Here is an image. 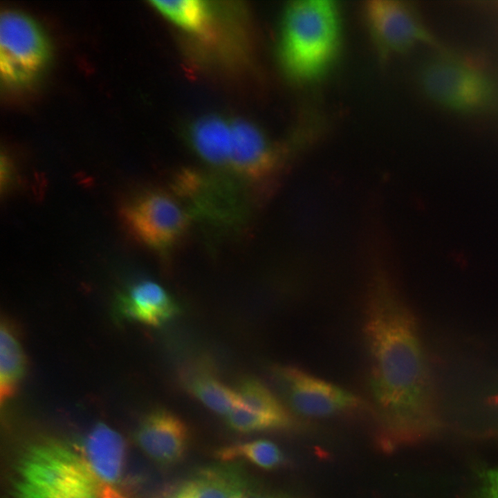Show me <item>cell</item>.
Segmentation results:
<instances>
[{
    "mask_svg": "<svg viewBox=\"0 0 498 498\" xmlns=\"http://www.w3.org/2000/svg\"><path fill=\"white\" fill-rule=\"evenodd\" d=\"M271 376L286 405L300 416L328 418L361 405L349 391L295 367L273 366Z\"/></svg>",
    "mask_w": 498,
    "mask_h": 498,
    "instance_id": "8992f818",
    "label": "cell"
},
{
    "mask_svg": "<svg viewBox=\"0 0 498 498\" xmlns=\"http://www.w3.org/2000/svg\"><path fill=\"white\" fill-rule=\"evenodd\" d=\"M340 6L334 0H293L281 19L278 57L283 71L299 83L316 81L338 57L342 42Z\"/></svg>",
    "mask_w": 498,
    "mask_h": 498,
    "instance_id": "7a4b0ae2",
    "label": "cell"
},
{
    "mask_svg": "<svg viewBox=\"0 0 498 498\" xmlns=\"http://www.w3.org/2000/svg\"><path fill=\"white\" fill-rule=\"evenodd\" d=\"M139 446L151 459L164 465H174L185 455L190 440L186 424L166 410H156L142 421L137 432Z\"/></svg>",
    "mask_w": 498,
    "mask_h": 498,
    "instance_id": "8fae6325",
    "label": "cell"
},
{
    "mask_svg": "<svg viewBox=\"0 0 498 498\" xmlns=\"http://www.w3.org/2000/svg\"><path fill=\"white\" fill-rule=\"evenodd\" d=\"M49 57L47 39L37 24L14 10L1 13L0 71L6 85L26 86L42 71Z\"/></svg>",
    "mask_w": 498,
    "mask_h": 498,
    "instance_id": "5b68a950",
    "label": "cell"
},
{
    "mask_svg": "<svg viewBox=\"0 0 498 498\" xmlns=\"http://www.w3.org/2000/svg\"><path fill=\"white\" fill-rule=\"evenodd\" d=\"M238 405L247 410L271 420L282 430L293 426V418L277 396L259 380L244 378L235 389Z\"/></svg>",
    "mask_w": 498,
    "mask_h": 498,
    "instance_id": "e0dca14e",
    "label": "cell"
},
{
    "mask_svg": "<svg viewBox=\"0 0 498 498\" xmlns=\"http://www.w3.org/2000/svg\"><path fill=\"white\" fill-rule=\"evenodd\" d=\"M188 138L192 149L205 163L215 168L229 169L230 118L216 114L201 116L189 127Z\"/></svg>",
    "mask_w": 498,
    "mask_h": 498,
    "instance_id": "9a60e30c",
    "label": "cell"
},
{
    "mask_svg": "<svg viewBox=\"0 0 498 498\" xmlns=\"http://www.w3.org/2000/svg\"><path fill=\"white\" fill-rule=\"evenodd\" d=\"M231 151L229 169L249 182L271 175L278 163V152L262 129L248 120L230 118Z\"/></svg>",
    "mask_w": 498,
    "mask_h": 498,
    "instance_id": "9c48e42d",
    "label": "cell"
},
{
    "mask_svg": "<svg viewBox=\"0 0 498 498\" xmlns=\"http://www.w3.org/2000/svg\"><path fill=\"white\" fill-rule=\"evenodd\" d=\"M242 498H286V497H284L281 495H273V494L256 492L254 490H252Z\"/></svg>",
    "mask_w": 498,
    "mask_h": 498,
    "instance_id": "44dd1931",
    "label": "cell"
},
{
    "mask_svg": "<svg viewBox=\"0 0 498 498\" xmlns=\"http://www.w3.org/2000/svg\"><path fill=\"white\" fill-rule=\"evenodd\" d=\"M117 309L128 319L152 326L163 324L180 311L165 289L150 280L139 282L121 294L117 299Z\"/></svg>",
    "mask_w": 498,
    "mask_h": 498,
    "instance_id": "7c38bea8",
    "label": "cell"
},
{
    "mask_svg": "<svg viewBox=\"0 0 498 498\" xmlns=\"http://www.w3.org/2000/svg\"><path fill=\"white\" fill-rule=\"evenodd\" d=\"M151 3L184 31L205 41L214 39L216 15L209 2L201 0H156Z\"/></svg>",
    "mask_w": 498,
    "mask_h": 498,
    "instance_id": "2e32d148",
    "label": "cell"
},
{
    "mask_svg": "<svg viewBox=\"0 0 498 498\" xmlns=\"http://www.w3.org/2000/svg\"><path fill=\"white\" fill-rule=\"evenodd\" d=\"M216 456L222 461L244 459L266 470L275 469L284 461L280 448L266 439L239 443L223 447L216 451Z\"/></svg>",
    "mask_w": 498,
    "mask_h": 498,
    "instance_id": "d6986e66",
    "label": "cell"
},
{
    "mask_svg": "<svg viewBox=\"0 0 498 498\" xmlns=\"http://www.w3.org/2000/svg\"><path fill=\"white\" fill-rule=\"evenodd\" d=\"M181 381L190 394L217 414L226 416L238 404L235 389L223 383L210 363L204 359L184 369Z\"/></svg>",
    "mask_w": 498,
    "mask_h": 498,
    "instance_id": "5bb4252c",
    "label": "cell"
},
{
    "mask_svg": "<svg viewBox=\"0 0 498 498\" xmlns=\"http://www.w3.org/2000/svg\"><path fill=\"white\" fill-rule=\"evenodd\" d=\"M26 369V358L11 326L1 322L0 330V398H9L16 391Z\"/></svg>",
    "mask_w": 498,
    "mask_h": 498,
    "instance_id": "ac0fdd59",
    "label": "cell"
},
{
    "mask_svg": "<svg viewBox=\"0 0 498 498\" xmlns=\"http://www.w3.org/2000/svg\"><path fill=\"white\" fill-rule=\"evenodd\" d=\"M363 11L371 37L382 57L409 50L431 37L413 8L397 0H369Z\"/></svg>",
    "mask_w": 498,
    "mask_h": 498,
    "instance_id": "ba28073f",
    "label": "cell"
},
{
    "mask_svg": "<svg viewBox=\"0 0 498 498\" xmlns=\"http://www.w3.org/2000/svg\"><path fill=\"white\" fill-rule=\"evenodd\" d=\"M253 487L240 465L219 463L199 468L166 488L158 498H242Z\"/></svg>",
    "mask_w": 498,
    "mask_h": 498,
    "instance_id": "30bf717a",
    "label": "cell"
},
{
    "mask_svg": "<svg viewBox=\"0 0 498 498\" xmlns=\"http://www.w3.org/2000/svg\"><path fill=\"white\" fill-rule=\"evenodd\" d=\"M421 83L432 100L461 112L481 111L495 98L494 86L485 75L450 57L427 61L421 69Z\"/></svg>",
    "mask_w": 498,
    "mask_h": 498,
    "instance_id": "277c9868",
    "label": "cell"
},
{
    "mask_svg": "<svg viewBox=\"0 0 498 498\" xmlns=\"http://www.w3.org/2000/svg\"><path fill=\"white\" fill-rule=\"evenodd\" d=\"M15 498H123L99 479L82 454L55 441L35 443L19 461Z\"/></svg>",
    "mask_w": 498,
    "mask_h": 498,
    "instance_id": "3957f363",
    "label": "cell"
},
{
    "mask_svg": "<svg viewBox=\"0 0 498 498\" xmlns=\"http://www.w3.org/2000/svg\"><path fill=\"white\" fill-rule=\"evenodd\" d=\"M480 498H498V469L487 470L482 475Z\"/></svg>",
    "mask_w": 498,
    "mask_h": 498,
    "instance_id": "ffe728a7",
    "label": "cell"
},
{
    "mask_svg": "<svg viewBox=\"0 0 498 498\" xmlns=\"http://www.w3.org/2000/svg\"><path fill=\"white\" fill-rule=\"evenodd\" d=\"M129 230L142 243L155 249L171 246L186 231L189 214L172 196L163 192L146 193L122 210Z\"/></svg>",
    "mask_w": 498,
    "mask_h": 498,
    "instance_id": "52a82bcc",
    "label": "cell"
},
{
    "mask_svg": "<svg viewBox=\"0 0 498 498\" xmlns=\"http://www.w3.org/2000/svg\"><path fill=\"white\" fill-rule=\"evenodd\" d=\"M364 310L371 397L389 428L407 429L418 421L427 394L425 360L414 320L382 279L371 286Z\"/></svg>",
    "mask_w": 498,
    "mask_h": 498,
    "instance_id": "6da1fadb",
    "label": "cell"
},
{
    "mask_svg": "<svg viewBox=\"0 0 498 498\" xmlns=\"http://www.w3.org/2000/svg\"><path fill=\"white\" fill-rule=\"evenodd\" d=\"M87 464L102 481L112 484L120 477L124 458L121 436L104 424L96 425L89 433L82 447Z\"/></svg>",
    "mask_w": 498,
    "mask_h": 498,
    "instance_id": "4fadbf2b",
    "label": "cell"
}]
</instances>
